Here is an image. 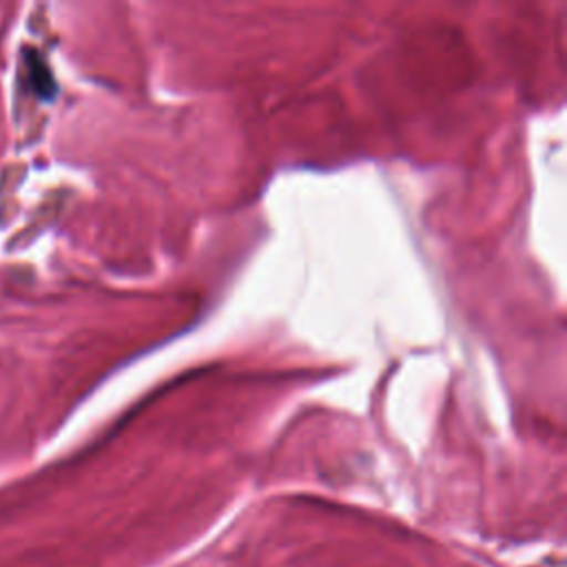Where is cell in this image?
I'll use <instances>...</instances> for the list:
<instances>
[{
	"mask_svg": "<svg viewBox=\"0 0 567 567\" xmlns=\"http://www.w3.org/2000/svg\"><path fill=\"white\" fill-rule=\"evenodd\" d=\"M24 58H27V64H29V71H31V86H33V91L40 97H51L55 93V82H53L49 69L33 53H29Z\"/></svg>",
	"mask_w": 567,
	"mask_h": 567,
	"instance_id": "1",
	"label": "cell"
}]
</instances>
